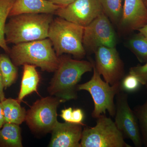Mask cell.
I'll list each match as a JSON object with an SVG mask.
<instances>
[{
	"instance_id": "obj_1",
	"label": "cell",
	"mask_w": 147,
	"mask_h": 147,
	"mask_svg": "<svg viewBox=\"0 0 147 147\" xmlns=\"http://www.w3.org/2000/svg\"><path fill=\"white\" fill-rule=\"evenodd\" d=\"M59 57V63L47 91L64 102L76 99L78 83L84 74L93 70V61L74 59L62 55Z\"/></svg>"
},
{
	"instance_id": "obj_2",
	"label": "cell",
	"mask_w": 147,
	"mask_h": 147,
	"mask_svg": "<svg viewBox=\"0 0 147 147\" xmlns=\"http://www.w3.org/2000/svg\"><path fill=\"white\" fill-rule=\"evenodd\" d=\"M53 15L28 13L11 16L5 25L7 43L15 45L47 38Z\"/></svg>"
},
{
	"instance_id": "obj_3",
	"label": "cell",
	"mask_w": 147,
	"mask_h": 147,
	"mask_svg": "<svg viewBox=\"0 0 147 147\" xmlns=\"http://www.w3.org/2000/svg\"><path fill=\"white\" fill-rule=\"evenodd\" d=\"M11 59L16 67L30 64L43 71H55L59 63L52 42L49 38L15 44L11 48Z\"/></svg>"
},
{
	"instance_id": "obj_4",
	"label": "cell",
	"mask_w": 147,
	"mask_h": 147,
	"mask_svg": "<svg viewBox=\"0 0 147 147\" xmlns=\"http://www.w3.org/2000/svg\"><path fill=\"white\" fill-rule=\"evenodd\" d=\"M84 27L58 16L50 24L48 38L57 56L64 54L82 59L86 55L83 44Z\"/></svg>"
},
{
	"instance_id": "obj_5",
	"label": "cell",
	"mask_w": 147,
	"mask_h": 147,
	"mask_svg": "<svg viewBox=\"0 0 147 147\" xmlns=\"http://www.w3.org/2000/svg\"><path fill=\"white\" fill-rule=\"evenodd\" d=\"M93 63V74L88 82L78 84V90H86L91 95L94 103V108L92 116L97 119L102 114L105 115L108 111L110 116L115 117L116 105L114 99L121 90L120 83L111 86L103 81Z\"/></svg>"
},
{
	"instance_id": "obj_6",
	"label": "cell",
	"mask_w": 147,
	"mask_h": 147,
	"mask_svg": "<svg viewBox=\"0 0 147 147\" xmlns=\"http://www.w3.org/2000/svg\"><path fill=\"white\" fill-rule=\"evenodd\" d=\"M96 119L95 126L83 129L81 147H131L110 118L102 114Z\"/></svg>"
},
{
	"instance_id": "obj_7",
	"label": "cell",
	"mask_w": 147,
	"mask_h": 147,
	"mask_svg": "<svg viewBox=\"0 0 147 147\" xmlns=\"http://www.w3.org/2000/svg\"><path fill=\"white\" fill-rule=\"evenodd\" d=\"M62 102L60 98L52 96L37 100L26 114L25 121L30 129L36 133L51 132L58 122V106Z\"/></svg>"
},
{
	"instance_id": "obj_8",
	"label": "cell",
	"mask_w": 147,
	"mask_h": 147,
	"mask_svg": "<svg viewBox=\"0 0 147 147\" xmlns=\"http://www.w3.org/2000/svg\"><path fill=\"white\" fill-rule=\"evenodd\" d=\"M109 18L103 11L84 27L83 44L86 51L94 53L98 47H116L117 36Z\"/></svg>"
},
{
	"instance_id": "obj_9",
	"label": "cell",
	"mask_w": 147,
	"mask_h": 147,
	"mask_svg": "<svg viewBox=\"0 0 147 147\" xmlns=\"http://www.w3.org/2000/svg\"><path fill=\"white\" fill-rule=\"evenodd\" d=\"M116 126L124 138L130 139L136 147H141L143 142L137 117L128 101V94L121 90L116 96Z\"/></svg>"
},
{
	"instance_id": "obj_10",
	"label": "cell",
	"mask_w": 147,
	"mask_h": 147,
	"mask_svg": "<svg viewBox=\"0 0 147 147\" xmlns=\"http://www.w3.org/2000/svg\"><path fill=\"white\" fill-rule=\"evenodd\" d=\"M95 66L111 86L120 83L125 76L124 65L115 47H100L94 52Z\"/></svg>"
},
{
	"instance_id": "obj_11",
	"label": "cell",
	"mask_w": 147,
	"mask_h": 147,
	"mask_svg": "<svg viewBox=\"0 0 147 147\" xmlns=\"http://www.w3.org/2000/svg\"><path fill=\"white\" fill-rule=\"evenodd\" d=\"M102 11L98 0H75L67 6L59 8L55 14L84 27Z\"/></svg>"
},
{
	"instance_id": "obj_12",
	"label": "cell",
	"mask_w": 147,
	"mask_h": 147,
	"mask_svg": "<svg viewBox=\"0 0 147 147\" xmlns=\"http://www.w3.org/2000/svg\"><path fill=\"white\" fill-rule=\"evenodd\" d=\"M83 125L57 122L51 131L52 137L48 146L81 147Z\"/></svg>"
},
{
	"instance_id": "obj_13",
	"label": "cell",
	"mask_w": 147,
	"mask_h": 147,
	"mask_svg": "<svg viewBox=\"0 0 147 147\" xmlns=\"http://www.w3.org/2000/svg\"><path fill=\"white\" fill-rule=\"evenodd\" d=\"M119 24L127 31L138 30L147 24V9L144 0H124Z\"/></svg>"
},
{
	"instance_id": "obj_14",
	"label": "cell",
	"mask_w": 147,
	"mask_h": 147,
	"mask_svg": "<svg viewBox=\"0 0 147 147\" xmlns=\"http://www.w3.org/2000/svg\"><path fill=\"white\" fill-rule=\"evenodd\" d=\"M59 6L46 0H16L9 17L23 13H50L55 14Z\"/></svg>"
},
{
	"instance_id": "obj_15",
	"label": "cell",
	"mask_w": 147,
	"mask_h": 147,
	"mask_svg": "<svg viewBox=\"0 0 147 147\" xmlns=\"http://www.w3.org/2000/svg\"><path fill=\"white\" fill-rule=\"evenodd\" d=\"M21 89L17 100L21 102L24 98L34 92H37L40 76L35 66L30 64L24 65Z\"/></svg>"
},
{
	"instance_id": "obj_16",
	"label": "cell",
	"mask_w": 147,
	"mask_h": 147,
	"mask_svg": "<svg viewBox=\"0 0 147 147\" xmlns=\"http://www.w3.org/2000/svg\"><path fill=\"white\" fill-rule=\"evenodd\" d=\"M5 123L21 124L25 121L26 111L17 99L5 98L1 102Z\"/></svg>"
},
{
	"instance_id": "obj_17",
	"label": "cell",
	"mask_w": 147,
	"mask_h": 147,
	"mask_svg": "<svg viewBox=\"0 0 147 147\" xmlns=\"http://www.w3.org/2000/svg\"><path fill=\"white\" fill-rule=\"evenodd\" d=\"M21 129L18 125L5 123L0 129V147H22Z\"/></svg>"
},
{
	"instance_id": "obj_18",
	"label": "cell",
	"mask_w": 147,
	"mask_h": 147,
	"mask_svg": "<svg viewBox=\"0 0 147 147\" xmlns=\"http://www.w3.org/2000/svg\"><path fill=\"white\" fill-rule=\"evenodd\" d=\"M0 71L4 88L9 87L16 81L18 74L17 67L6 54L0 55Z\"/></svg>"
},
{
	"instance_id": "obj_19",
	"label": "cell",
	"mask_w": 147,
	"mask_h": 147,
	"mask_svg": "<svg viewBox=\"0 0 147 147\" xmlns=\"http://www.w3.org/2000/svg\"><path fill=\"white\" fill-rule=\"evenodd\" d=\"M16 0H0V47L7 54H9L10 48L9 47L5 37V25L7 19Z\"/></svg>"
},
{
	"instance_id": "obj_20",
	"label": "cell",
	"mask_w": 147,
	"mask_h": 147,
	"mask_svg": "<svg viewBox=\"0 0 147 147\" xmlns=\"http://www.w3.org/2000/svg\"><path fill=\"white\" fill-rule=\"evenodd\" d=\"M123 0H98L102 11L113 24H119L123 11Z\"/></svg>"
},
{
	"instance_id": "obj_21",
	"label": "cell",
	"mask_w": 147,
	"mask_h": 147,
	"mask_svg": "<svg viewBox=\"0 0 147 147\" xmlns=\"http://www.w3.org/2000/svg\"><path fill=\"white\" fill-rule=\"evenodd\" d=\"M128 46L141 62H147V37L139 32L129 40Z\"/></svg>"
},
{
	"instance_id": "obj_22",
	"label": "cell",
	"mask_w": 147,
	"mask_h": 147,
	"mask_svg": "<svg viewBox=\"0 0 147 147\" xmlns=\"http://www.w3.org/2000/svg\"><path fill=\"white\" fill-rule=\"evenodd\" d=\"M133 110L139 123L143 144L147 147V98L144 104L136 106Z\"/></svg>"
},
{
	"instance_id": "obj_23",
	"label": "cell",
	"mask_w": 147,
	"mask_h": 147,
	"mask_svg": "<svg viewBox=\"0 0 147 147\" xmlns=\"http://www.w3.org/2000/svg\"><path fill=\"white\" fill-rule=\"evenodd\" d=\"M141 84L136 76L129 73L121 81V89L127 93L133 92L138 90Z\"/></svg>"
},
{
	"instance_id": "obj_24",
	"label": "cell",
	"mask_w": 147,
	"mask_h": 147,
	"mask_svg": "<svg viewBox=\"0 0 147 147\" xmlns=\"http://www.w3.org/2000/svg\"><path fill=\"white\" fill-rule=\"evenodd\" d=\"M129 73L136 76L142 85L147 83V62L144 65H137L129 69Z\"/></svg>"
},
{
	"instance_id": "obj_25",
	"label": "cell",
	"mask_w": 147,
	"mask_h": 147,
	"mask_svg": "<svg viewBox=\"0 0 147 147\" xmlns=\"http://www.w3.org/2000/svg\"><path fill=\"white\" fill-rule=\"evenodd\" d=\"M84 118V113L82 109L80 108L73 109L71 113L69 123L82 125L83 126L85 125L83 123Z\"/></svg>"
},
{
	"instance_id": "obj_26",
	"label": "cell",
	"mask_w": 147,
	"mask_h": 147,
	"mask_svg": "<svg viewBox=\"0 0 147 147\" xmlns=\"http://www.w3.org/2000/svg\"><path fill=\"white\" fill-rule=\"evenodd\" d=\"M54 4L63 7L73 2L75 0H46Z\"/></svg>"
},
{
	"instance_id": "obj_27",
	"label": "cell",
	"mask_w": 147,
	"mask_h": 147,
	"mask_svg": "<svg viewBox=\"0 0 147 147\" xmlns=\"http://www.w3.org/2000/svg\"><path fill=\"white\" fill-rule=\"evenodd\" d=\"M0 55H1V53H0ZM4 89L2 76L1 73L0 71V102H1L5 98L4 92Z\"/></svg>"
},
{
	"instance_id": "obj_28",
	"label": "cell",
	"mask_w": 147,
	"mask_h": 147,
	"mask_svg": "<svg viewBox=\"0 0 147 147\" xmlns=\"http://www.w3.org/2000/svg\"><path fill=\"white\" fill-rule=\"evenodd\" d=\"M5 123V120L4 114L3 110L2 105L1 102H0V129L3 127Z\"/></svg>"
},
{
	"instance_id": "obj_29",
	"label": "cell",
	"mask_w": 147,
	"mask_h": 147,
	"mask_svg": "<svg viewBox=\"0 0 147 147\" xmlns=\"http://www.w3.org/2000/svg\"><path fill=\"white\" fill-rule=\"evenodd\" d=\"M139 32L147 37V24L138 30Z\"/></svg>"
},
{
	"instance_id": "obj_30",
	"label": "cell",
	"mask_w": 147,
	"mask_h": 147,
	"mask_svg": "<svg viewBox=\"0 0 147 147\" xmlns=\"http://www.w3.org/2000/svg\"><path fill=\"white\" fill-rule=\"evenodd\" d=\"M144 2L145 6H146V7L147 9V0H144Z\"/></svg>"
},
{
	"instance_id": "obj_31",
	"label": "cell",
	"mask_w": 147,
	"mask_h": 147,
	"mask_svg": "<svg viewBox=\"0 0 147 147\" xmlns=\"http://www.w3.org/2000/svg\"><path fill=\"white\" fill-rule=\"evenodd\" d=\"M145 86H146V88H147V83L146 84V85H145Z\"/></svg>"
},
{
	"instance_id": "obj_32",
	"label": "cell",
	"mask_w": 147,
	"mask_h": 147,
	"mask_svg": "<svg viewBox=\"0 0 147 147\" xmlns=\"http://www.w3.org/2000/svg\"></svg>"
}]
</instances>
